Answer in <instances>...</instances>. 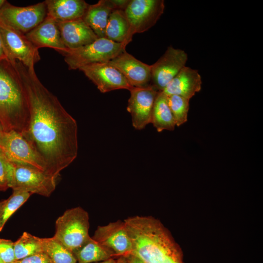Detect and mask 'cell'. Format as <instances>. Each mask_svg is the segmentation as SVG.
<instances>
[{"label": "cell", "instance_id": "obj_7", "mask_svg": "<svg viewBox=\"0 0 263 263\" xmlns=\"http://www.w3.org/2000/svg\"><path fill=\"white\" fill-rule=\"evenodd\" d=\"M164 9L163 0H130L124 10L130 25L128 43L135 34L146 32L154 26Z\"/></svg>", "mask_w": 263, "mask_h": 263}, {"label": "cell", "instance_id": "obj_22", "mask_svg": "<svg viewBox=\"0 0 263 263\" xmlns=\"http://www.w3.org/2000/svg\"><path fill=\"white\" fill-rule=\"evenodd\" d=\"M130 25L124 11L114 10L110 14L105 30L106 38L117 43L129 44Z\"/></svg>", "mask_w": 263, "mask_h": 263}, {"label": "cell", "instance_id": "obj_3", "mask_svg": "<svg viewBox=\"0 0 263 263\" xmlns=\"http://www.w3.org/2000/svg\"><path fill=\"white\" fill-rule=\"evenodd\" d=\"M26 96L18 73L8 59L0 60V124L4 132L23 135L28 123Z\"/></svg>", "mask_w": 263, "mask_h": 263}, {"label": "cell", "instance_id": "obj_16", "mask_svg": "<svg viewBox=\"0 0 263 263\" xmlns=\"http://www.w3.org/2000/svg\"><path fill=\"white\" fill-rule=\"evenodd\" d=\"M25 36L38 49L49 47L61 54L67 49L62 41L57 22L48 16Z\"/></svg>", "mask_w": 263, "mask_h": 263}, {"label": "cell", "instance_id": "obj_32", "mask_svg": "<svg viewBox=\"0 0 263 263\" xmlns=\"http://www.w3.org/2000/svg\"><path fill=\"white\" fill-rule=\"evenodd\" d=\"M8 59L0 34V60Z\"/></svg>", "mask_w": 263, "mask_h": 263}, {"label": "cell", "instance_id": "obj_23", "mask_svg": "<svg viewBox=\"0 0 263 263\" xmlns=\"http://www.w3.org/2000/svg\"><path fill=\"white\" fill-rule=\"evenodd\" d=\"M73 254L78 263H94L115 258L110 250L91 237Z\"/></svg>", "mask_w": 263, "mask_h": 263}, {"label": "cell", "instance_id": "obj_5", "mask_svg": "<svg viewBox=\"0 0 263 263\" xmlns=\"http://www.w3.org/2000/svg\"><path fill=\"white\" fill-rule=\"evenodd\" d=\"M88 212L78 207L67 209L56 222L54 237L73 254L90 237Z\"/></svg>", "mask_w": 263, "mask_h": 263}, {"label": "cell", "instance_id": "obj_11", "mask_svg": "<svg viewBox=\"0 0 263 263\" xmlns=\"http://www.w3.org/2000/svg\"><path fill=\"white\" fill-rule=\"evenodd\" d=\"M188 55L183 50L168 47L164 54L151 65V81L158 91H163L169 82L185 66Z\"/></svg>", "mask_w": 263, "mask_h": 263}, {"label": "cell", "instance_id": "obj_29", "mask_svg": "<svg viewBox=\"0 0 263 263\" xmlns=\"http://www.w3.org/2000/svg\"><path fill=\"white\" fill-rule=\"evenodd\" d=\"M0 258L4 263L16 261L14 242L11 240L0 238Z\"/></svg>", "mask_w": 263, "mask_h": 263}, {"label": "cell", "instance_id": "obj_24", "mask_svg": "<svg viewBox=\"0 0 263 263\" xmlns=\"http://www.w3.org/2000/svg\"><path fill=\"white\" fill-rule=\"evenodd\" d=\"M42 251L53 263H76L74 255L54 236L40 238Z\"/></svg>", "mask_w": 263, "mask_h": 263}, {"label": "cell", "instance_id": "obj_8", "mask_svg": "<svg viewBox=\"0 0 263 263\" xmlns=\"http://www.w3.org/2000/svg\"><path fill=\"white\" fill-rule=\"evenodd\" d=\"M14 164L10 188L33 194L49 197L55 190L56 179L37 169Z\"/></svg>", "mask_w": 263, "mask_h": 263}, {"label": "cell", "instance_id": "obj_20", "mask_svg": "<svg viewBox=\"0 0 263 263\" xmlns=\"http://www.w3.org/2000/svg\"><path fill=\"white\" fill-rule=\"evenodd\" d=\"M115 10L112 0H100L90 5L82 19L98 38L105 37V30L110 14Z\"/></svg>", "mask_w": 263, "mask_h": 263}, {"label": "cell", "instance_id": "obj_13", "mask_svg": "<svg viewBox=\"0 0 263 263\" xmlns=\"http://www.w3.org/2000/svg\"><path fill=\"white\" fill-rule=\"evenodd\" d=\"M92 238L110 250L115 258L129 254L132 249L124 221L119 220L98 226Z\"/></svg>", "mask_w": 263, "mask_h": 263}, {"label": "cell", "instance_id": "obj_18", "mask_svg": "<svg viewBox=\"0 0 263 263\" xmlns=\"http://www.w3.org/2000/svg\"><path fill=\"white\" fill-rule=\"evenodd\" d=\"M202 79L197 70L184 66L169 82L163 92L166 95H177L190 100L201 89Z\"/></svg>", "mask_w": 263, "mask_h": 263}, {"label": "cell", "instance_id": "obj_30", "mask_svg": "<svg viewBox=\"0 0 263 263\" xmlns=\"http://www.w3.org/2000/svg\"><path fill=\"white\" fill-rule=\"evenodd\" d=\"M13 263H53L44 252L38 253L21 260H17Z\"/></svg>", "mask_w": 263, "mask_h": 263}, {"label": "cell", "instance_id": "obj_34", "mask_svg": "<svg viewBox=\"0 0 263 263\" xmlns=\"http://www.w3.org/2000/svg\"><path fill=\"white\" fill-rule=\"evenodd\" d=\"M117 263H126V259L124 256H120L117 259Z\"/></svg>", "mask_w": 263, "mask_h": 263}, {"label": "cell", "instance_id": "obj_1", "mask_svg": "<svg viewBox=\"0 0 263 263\" xmlns=\"http://www.w3.org/2000/svg\"><path fill=\"white\" fill-rule=\"evenodd\" d=\"M26 96L29 117L22 135L44 162L46 173L57 179L78 153L77 124L56 96L41 82L34 68L12 62Z\"/></svg>", "mask_w": 263, "mask_h": 263}, {"label": "cell", "instance_id": "obj_15", "mask_svg": "<svg viewBox=\"0 0 263 263\" xmlns=\"http://www.w3.org/2000/svg\"><path fill=\"white\" fill-rule=\"evenodd\" d=\"M107 62L117 69L133 87L146 86L151 81V65L142 62L126 50Z\"/></svg>", "mask_w": 263, "mask_h": 263}, {"label": "cell", "instance_id": "obj_25", "mask_svg": "<svg viewBox=\"0 0 263 263\" xmlns=\"http://www.w3.org/2000/svg\"><path fill=\"white\" fill-rule=\"evenodd\" d=\"M31 195L27 192L13 190L9 197L0 202V231L2 230L7 220Z\"/></svg>", "mask_w": 263, "mask_h": 263}, {"label": "cell", "instance_id": "obj_28", "mask_svg": "<svg viewBox=\"0 0 263 263\" xmlns=\"http://www.w3.org/2000/svg\"><path fill=\"white\" fill-rule=\"evenodd\" d=\"M14 171V164L9 161L0 148V190L10 188Z\"/></svg>", "mask_w": 263, "mask_h": 263}, {"label": "cell", "instance_id": "obj_37", "mask_svg": "<svg viewBox=\"0 0 263 263\" xmlns=\"http://www.w3.org/2000/svg\"><path fill=\"white\" fill-rule=\"evenodd\" d=\"M0 263H4L2 260L1 259V258H0Z\"/></svg>", "mask_w": 263, "mask_h": 263}, {"label": "cell", "instance_id": "obj_12", "mask_svg": "<svg viewBox=\"0 0 263 263\" xmlns=\"http://www.w3.org/2000/svg\"><path fill=\"white\" fill-rule=\"evenodd\" d=\"M130 91L127 110L131 115L133 127L141 130L151 123L153 106L159 91L152 85L133 87Z\"/></svg>", "mask_w": 263, "mask_h": 263}, {"label": "cell", "instance_id": "obj_10", "mask_svg": "<svg viewBox=\"0 0 263 263\" xmlns=\"http://www.w3.org/2000/svg\"><path fill=\"white\" fill-rule=\"evenodd\" d=\"M0 34L8 60L18 61L28 68H34L40 56L38 49L25 35L0 23Z\"/></svg>", "mask_w": 263, "mask_h": 263}, {"label": "cell", "instance_id": "obj_36", "mask_svg": "<svg viewBox=\"0 0 263 263\" xmlns=\"http://www.w3.org/2000/svg\"><path fill=\"white\" fill-rule=\"evenodd\" d=\"M5 1V0H0V9L2 7Z\"/></svg>", "mask_w": 263, "mask_h": 263}, {"label": "cell", "instance_id": "obj_35", "mask_svg": "<svg viewBox=\"0 0 263 263\" xmlns=\"http://www.w3.org/2000/svg\"><path fill=\"white\" fill-rule=\"evenodd\" d=\"M4 132L0 124V146L1 145V142L2 139L3 135H4Z\"/></svg>", "mask_w": 263, "mask_h": 263}, {"label": "cell", "instance_id": "obj_9", "mask_svg": "<svg viewBox=\"0 0 263 263\" xmlns=\"http://www.w3.org/2000/svg\"><path fill=\"white\" fill-rule=\"evenodd\" d=\"M0 148L9 161L46 173L44 162L32 146L19 132L14 130L4 132Z\"/></svg>", "mask_w": 263, "mask_h": 263}, {"label": "cell", "instance_id": "obj_19", "mask_svg": "<svg viewBox=\"0 0 263 263\" xmlns=\"http://www.w3.org/2000/svg\"><path fill=\"white\" fill-rule=\"evenodd\" d=\"M47 16L57 22L82 19L89 4L83 0H46Z\"/></svg>", "mask_w": 263, "mask_h": 263}, {"label": "cell", "instance_id": "obj_17", "mask_svg": "<svg viewBox=\"0 0 263 263\" xmlns=\"http://www.w3.org/2000/svg\"><path fill=\"white\" fill-rule=\"evenodd\" d=\"M57 23L62 41L67 49L87 45L98 38L82 19Z\"/></svg>", "mask_w": 263, "mask_h": 263}, {"label": "cell", "instance_id": "obj_6", "mask_svg": "<svg viewBox=\"0 0 263 263\" xmlns=\"http://www.w3.org/2000/svg\"><path fill=\"white\" fill-rule=\"evenodd\" d=\"M47 13L45 1L20 7L6 0L0 9V23L25 35L44 20Z\"/></svg>", "mask_w": 263, "mask_h": 263}, {"label": "cell", "instance_id": "obj_14", "mask_svg": "<svg viewBox=\"0 0 263 263\" xmlns=\"http://www.w3.org/2000/svg\"><path fill=\"white\" fill-rule=\"evenodd\" d=\"M81 71L102 93L118 89L130 91L133 88L124 75L108 62L96 63L84 66Z\"/></svg>", "mask_w": 263, "mask_h": 263}, {"label": "cell", "instance_id": "obj_4", "mask_svg": "<svg viewBox=\"0 0 263 263\" xmlns=\"http://www.w3.org/2000/svg\"><path fill=\"white\" fill-rule=\"evenodd\" d=\"M126 45L106 38L75 49H68L62 54L69 70H77L94 63L107 62L126 50Z\"/></svg>", "mask_w": 263, "mask_h": 263}, {"label": "cell", "instance_id": "obj_21", "mask_svg": "<svg viewBox=\"0 0 263 263\" xmlns=\"http://www.w3.org/2000/svg\"><path fill=\"white\" fill-rule=\"evenodd\" d=\"M151 123L157 132L164 130L173 131L176 124L169 107L167 95L159 91L155 98L152 108Z\"/></svg>", "mask_w": 263, "mask_h": 263}, {"label": "cell", "instance_id": "obj_31", "mask_svg": "<svg viewBox=\"0 0 263 263\" xmlns=\"http://www.w3.org/2000/svg\"><path fill=\"white\" fill-rule=\"evenodd\" d=\"M124 256L126 259V263H146L138 257L132 254H129Z\"/></svg>", "mask_w": 263, "mask_h": 263}, {"label": "cell", "instance_id": "obj_2", "mask_svg": "<svg viewBox=\"0 0 263 263\" xmlns=\"http://www.w3.org/2000/svg\"><path fill=\"white\" fill-rule=\"evenodd\" d=\"M124 222L132 244L130 254L146 263H184L181 248L160 221L135 216Z\"/></svg>", "mask_w": 263, "mask_h": 263}, {"label": "cell", "instance_id": "obj_26", "mask_svg": "<svg viewBox=\"0 0 263 263\" xmlns=\"http://www.w3.org/2000/svg\"><path fill=\"white\" fill-rule=\"evenodd\" d=\"M14 249L16 261L43 252L40 238L27 232L14 242Z\"/></svg>", "mask_w": 263, "mask_h": 263}, {"label": "cell", "instance_id": "obj_27", "mask_svg": "<svg viewBox=\"0 0 263 263\" xmlns=\"http://www.w3.org/2000/svg\"><path fill=\"white\" fill-rule=\"evenodd\" d=\"M167 99L176 126H180L186 122L188 120L189 100L174 94L167 95Z\"/></svg>", "mask_w": 263, "mask_h": 263}, {"label": "cell", "instance_id": "obj_33", "mask_svg": "<svg viewBox=\"0 0 263 263\" xmlns=\"http://www.w3.org/2000/svg\"><path fill=\"white\" fill-rule=\"evenodd\" d=\"M94 263H117V260L115 259L114 258H111L104 261Z\"/></svg>", "mask_w": 263, "mask_h": 263}]
</instances>
